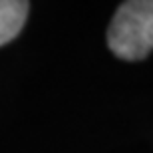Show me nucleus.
I'll use <instances>...</instances> for the list:
<instances>
[{
  "label": "nucleus",
  "instance_id": "1",
  "mask_svg": "<svg viewBox=\"0 0 153 153\" xmlns=\"http://www.w3.org/2000/svg\"><path fill=\"white\" fill-rule=\"evenodd\" d=\"M108 46L125 62H139L153 50V0H125L108 28Z\"/></svg>",
  "mask_w": 153,
  "mask_h": 153
},
{
  "label": "nucleus",
  "instance_id": "2",
  "mask_svg": "<svg viewBox=\"0 0 153 153\" xmlns=\"http://www.w3.org/2000/svg\"><path fill=\"white\" fill-rule=\"evenodd\" d=\"M30 10L28 0H0V46L20 34Z\"/></svg>",
  "mask_w": 153,
  "mask_h": 153
}]
</instances>
